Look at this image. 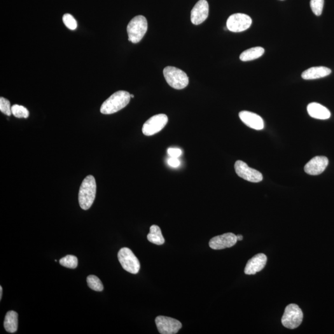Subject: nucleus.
I'll return each instance as SVG.
<instances>
[{
  "label": "nucleus",
  "instance_id": "1",
  "mask_svg": "<svg viewBox=\"0 0 334 334\" xmlns=\"http://www.w3.org/2000/svg\"><path fill=\"white\" fill-rule=\"evenodd\" d=\"M97 184L92 175L86 177L79 189L78 200L79 205L83 210H88L92 206L96 196Z\"/></svg>",
  "mask_w": 334,
  "mask_h": 334
},
{
  "label": "nucleus",
  "instance_id": "2",
  "mask_svg": "<svg viewBox=\"0 0 334 334\" xmlns=\"http://www.w3.org/2000/svg\"><path fill=\"white\" fill-rule=\"evenodd\" d=\"M131 94L125 90L114 92L103 103L100 112L104 114H111L121 111L127 106L131 99Z\"/></svg>",
  "mask_w": 334,
  "mask_h": 334
},
{
  "label": "nucleus",
  "instance_id": "3",
  "mask_svg": "<svg viewBox=\"0 0 334 334\" xmlns=\"http://www.w3.org/2000/svg\"><path fill=\"white\" fill-rule=\"evenodd\" d=\"M148 30V22L143 16H137L131 20L127 27L128 41L133 44L139 43Z\"/></svg>",
  "mask_w": 334,
  "mask_h": 334
},
{
  "label": "nucleus",
  "instance_id": "4",
  "mask_svg": "<svg viewBox=\"0 0 334 334\" xmlns=\"http://www.w3.org/2000/svg\"><path fill=\"white\" fill-rule=\"evenodd\" d=\"M163 75L170 87L175 89H183L188 85L189 78L187 74L176 67H165L163 69Z\"/></svg>",
  "mask_w": 334,
  "mask_h": 334
},
{
  "label": "nucleus",
  "instance_id": "5",
  "mask_svg": "<svg viewBox=\"0 0 334 334\" xmlns=\"http://www.w3.org/2000/svg\"><path fill=\"white\" fill-rule=\"evenodd\" d=\"M303 313L296 304H290L286 308L282 317V324L285 328L294 329L298 328L303 321Z\"/></svg>",
  "mask_w": 334,
  "mask_h": 334
},
{
  "label": "nucleus",
  "instance_id": "6",
  "mask_svg": "<svg viewBox=\"0 0 334 334\" xmlns=\"http://www.w3.org/2000/svg\"><path fill=\"white\" fill-rule=\"evenodd\" d=\"M118 258L119 262L126 271L133 274H136L139 272L141 267L139 261L130 248H121L118 252Z\"/></svg>",
  "mask_w": 334,
  "mask_h": 334
},
{
  "label": "nucleus",
  "instance_id": "7",
  "mask_svg": "<svg viewBox=\"0 0 334 334\" xmlns=\"http://www.w3.org/2000/svg\"><path fill=\"white\" fill-rule=\"evenodd\" d=\"M252 24V19L243 13L231 15L226 22L227 29L233 32H241L249 29Z\"/></svg>",
  "mask_w": 334,
  "mask_h": 334
},
{
  "label": "nucleus",
  "instance_id": "8",
  "mask_svg": "<svg viewBox=\"0 0 334 334\" xmlns=\"http://www.w3.org/2000/svg\"><path fill=\"white\" fill-rule=\"evenodd\" d=\"M168 123V116L165 114H158L152 116L144 124L142 133L147 136H151L160 132Z\"/></svg>",
  "mask_w": 334,
  "mask_h": 334
},
{
  "label": "nucleus",
  "instance_id": "9",
  "mask_svg": "<svg viewBox=\"0 0 334 334\" xmlns=\"http://www.w3.org/2000/svg\"><path fill=\"white\" fill-rule=\"evenodd\" d=\"M235 170L238 176L252 183H259L263 179V175L261 172L249 167L242 160H238L235 162Z\"/></svg>",
  "mask_w": 334,
  "mask_h": 334
},
{
  "label": "nucleus",
  "instance_id": "10",
  "mask_svg": "<svg viewBox=\"0 0 334 334\" xmlns=\"http://www.w3.org/2000/svg\"><path fill=\"white\" fill-rule=\"evenodd\" d=\"M155 321L156 328L161 334H177L182 328L181 322L172 317L158 316Z\"/></svg>",
  "mask_w": 334,
  "mask_h": 334
},
{
  "label": "nucleus",
  "instance_id": "11",
  "mask_svg": "<svg viewBox=\"0 0 334 334\" xmlns=\"http://www.w3.org/2000/svg\"><path fill=\"white\" fill-rule=\"evenodd\" d=\"M237 242V235L233 233H226L212 238L210 240L209 246L213 249H223L234 246Z\"/></svg>",
  "mask_w": 334,
  "mask_h": 334
},
{
  "label": "nucleus",
  "instance_id": "12",
  "mask_svg": "<svg viewBox=\"0 0 334 334\" xmlns=\"http://www.w3.org/2000/svg\"><path fill=\"white\" fill-rule=\"evenodd\" d=\"M208 15H209V4L206 0H200L191 10V22L195 25L202 24L206 20Z\"/></svg>",
  "mask_w": 334,
  "mask_h": 334
},
{
  "label": "nucleus",
  "instance_id": "13",
  "mask_svg": "<svg viewBox=\"0 0 334 334\" xmlns=\"http://www.w3.org/2000/svg\"><path fill=\"white\" fill-rule=\"evenodd\" d=\"M328 164L329 160L326 156H314L305 166V172L308 175H318L326 170Z\"/></svg>",
  "mask_w": 334,
  "mask_h": 334
},
{
  "label": "nucleus",
  "instance_id": "14",
  "mask_svg": "<svg viewBox=\"0 0 334 334\" xmlns=\"http://www.w3.org/2000/svg\"><path fill=\"white\" fill-rule=\"evenodd\" d=\"M267 256L263 253L256 254L250 259L245 268V273L246 275H254L260 272L265 268L267 263Z\"/></svg>",
  "mask_w": 334,
  "mask_h": 334
},
{
  "label": "nucleus",
  "instance_id": "15",
  "mask_svg": "<svg viewBox=\"0 0 334 334\" xmlns=\"http://www.w3.org/2000/svg\"><path fill=\"white\" fill-rule=\"evenodd\" d=\"M239 117L244 123L252 129L256 130H263L265 127V123L260 116L253 112L248 111H240Z\"/></svg>",
  "mask_w": 334,
  "mask_h": 334
},
{
  "label": "nucleus",
  "instance_id": "16",
  "mask_svg": "<svg viewBox=\"0 0 334 334\" xmlns=\"http://www.w3.org/2000/svg\"><path fill=\"white\" fill-rule=\"evenodd\" d=\"M307 111L310 116L319 120H327L331 117V111L326 107L318 103L312 102L308 105Z\"/></svg>",
  "mask_w": 334,
  "mask_h": 334
},
{
  "label": "nucleus",
  "instance_id": "17",
  "mask_svg": "<svg viewBox=\"0 0 334 334\" xmlns=\"http://www.w3.org/2000/svg\"><path fill=\"white\" fill-rule=\"evenodd\" d=\"M331 69L324 67H312L306 70L301 74L303 79L306 80L316 79L330 75Z\"/></svg>",
  "mask_w": 334,
  "mask_h": 334
},
{
  "label": "nucleus",
  "instance_id": "18",
  "mask_svg": "<svg viewBox=\"0 0 334 334\" xmlns=\"http://www.w3.org/2000/svg\"><path fill=\"white\" fill-rule=\"evenodd\" d=\"M5 330L9 333H15L18 331V314L14 311H9L6 313L4 321Z\"/></svg>",
  "mask_w": 334,
  "mask_h": 334
},
{
  "label": "nucleus",
  "instance_id": "19",
  "mask_svg": "<svg viewBox=\"0 0 334 334\" xmlns=\"http://www.w3.org/2000/svg\"><path fill=\"white\" fill-rule=\"evenodd\" d=\"M264 53H265V49L261 46H256L247 50H245L242 52L240 56V59L242 62H249L262 57Z\"/></svg>",
  "mask_w": 334,
  "mask_h": 334
},
{
  "label": "nucleus",
  "instance_id": "20",
  "mask_svg": "<svg viewBox=\"0 0 334 334\" xmlns=\"http://www.w3.org/2000/svg\"><path fill=\"white\" fill-rule=\"evenodd\" d=\"M148 240L152 244L156 245H162L164 244L165 239L159 226L156 225L151 226L150 232L148 235Z\"/></svg>",
  "mask_w": 334,
  "mask_h": 334
},
{
  "label": "nucleus",
  "instance_id": "21",
  "mask_svg": "<svg viewBox=\"0 0 334 334\" xmlns=\"http://www.w3.org/2000/svg\"><path fill=\"white\" fill-rule=\"evenodd\" d=\"M87 282L88 286L93 290L102 291L104 289V286H103L101 280L95 275H89L87 278Z\"/></svg>",
  "mask_w": 334,
  "mask_h": 334
},
{
  "label": "nucleus",
  "instance_id": "22",
  "mask_svg": "<svg viewBox=\"0 0 334 334\" xmlns=\"http://www.w3.org/2000/svg\"><path fill=\"white\" fill-rule=\"evenodd\" d=\"M60 263L65 267L75 268L78 267V260L75 256L67 255L60 259Z\"/></svg>",
  "mask_w": 334,
  "mask_h": 334
},
{
  "label": "nucleus",
  "instance_id": "23",
  "mask_svg": "<svg viewBox=\"0 0 334 334\" xmlns=\"http://www.w3.org/2000/svg\"><path fill=\"white\" fill-rule=\"evenodd\" d=\"M11 112L15 117L19 118H27L29 115V112L25 107L17 104L11 107Z\"/></svg>",
  "mask_w": 334,
  "mask_h": 334
},
{
  "label": "nucleus",
  "instance_id": "24",
  "mask_svg": "<svg viewBox=\"0 0 334 334\" xmlns=\"http://www.w3.org/2000/svg\"><path fill=\"white\" fill-rule=\"evenodd\" d=\"M324 4V0H311V8L315 15L319 16L322 15Z\"/></svg>",
  "mask_w": 334,
  "mask_h": 334
},
{
  "label": "nucleus",
  "instance_id": "25",
  "mask_svg": "<svg viewBox=\"0 0 334 334\" xmlns=\"http://www.w3.org/2000/svg\"><path fill=\"white\" fill-rule=\"evenodd\" d=\"M63 21H64L65 25L70 30H75L78 26L76 20L70 14H65L63 17Z\"/></svg>",
  "mask_w": 334,
  "mask_h": 334
},
{
  "label": "nucleus",
  "instance_id": "26",
  "mask_svg": "<svg viewBox=\"0 0 334 334\" xmlns=\"http://www.w3.org/2000/svg\"><path fill=\"white\" fill-rule=\"evenodd\" d=\"M0 111L7 116H10L12 114L10 102L2 97L0 98Z\"/></svg>",
  "mask_w": 334,
  "mask_h": 334
},
{
  "label": "nucleus",
  "instance_id": "27",
  "mask_svg": "<svg viewBox=\"0 0 334 334\" xmlns=\"http://www.w3.org/2000/svg\"><path fill=\"white\" fill-rule=\"evenodd\" d=\"M167 153L172 157L178 158L182 155V151L180 149L170 148L168 149Z\"/></svg>",
  "mask_w": 334,
  "mask_h": 334
},
{
  "label": "nucleus",
  "instance_id": "28",
  "mask_svg": "<svg viewBox=\"0 0 334 334\" xmlns=\"http://www.w3.org/2000/svg\"><path fill=\"white\" fill-rule=\"evenodd\" d=\"M167 163L170 167L174 168L178 167L181 164L180 161H179L178 158L172 157V156L168 158Z\"/></svg>",
  "mask_w": 334,
  "mask_h": 334
},
{
  "label": "nucleus",
  "instance_id": "29",
  "mask_svg": "<svg viewBox=\"0 0 334 334\" xmlns=\"http://www.w3.org/2000/svg\"><path fill=\"white\" fill-rule=\"evenodd\" d=\"M2 296H3V288L1 286H0V300H1Z\"/></svg>",
  "mask_w": 334,
  "mask_h": 334
},
{
  "label": "nucleus",
  "instance_id": "30",
  "mask_svg": "<svg viewBox=\"0 0 334 334\" xmlns=\"http://www.w3.org/2000/svg\"><path fill=\"white\" fill-rule=\"evenodd\" d=\"M237 238L238 241H242V240H243V238H244L243 236L241 235H237Z\"/></svg>",
  "mask_w": 334,
  "mask_h": 334
},
{
  "label": "nucleus",
  "instance_id": "31",
  "mask_svg": "<svg viewBox=\"0 0 334 334\" xmlns=\"http://www.w3.org/2000/svg\"><path fill=\"white\" fill-rule=\"evenodd\" d=\"M134 95H133V94H131V97H132V98H134Z\"/></svg>",
  "mask_w": 334,
  "mask_h": 334
}]
</instances>
